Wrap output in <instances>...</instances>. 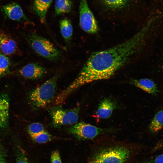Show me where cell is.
<instances>
[{
	"label": "cell",
	"mask_w": 163,
	"mask_h": 163,
	"mask_svg": "<svg viewBox=\"0 0 163 163\" xmlns=\"http://www.w3.org/2000/svg\"><path fill=\"white\" fill-rule=\"evenodd\" d=\"M151 26L146 24L131 37L112 47L95 52L89 57L73 82L63 91L68 96L87 84L108 79L129 63L143 46Z\"/></svg>",
	"instance_id": "cell-1"
},
{
	"label": "cell",
	"mask_w": 163,
	"mask_h": 163,
	"mask_svg": "<svg viewBox=\"0 0 163 163\" xmlns=\"http://www.w3.org/2000/svg\"><path fill=\"white\" fill-rule=\"evenodd\" d=\"M58 76L57 75L53 76L30 91L28 101L33 108L38 109L44 107L53 100Z\"/></svg>",
	"instance_id": "cell-2"
},
{
	"label": "cell",
	"mask_w": 163,
	"mask_h": 163,
	"mask_svg": "<svg viewBox=\"0 0 163 163\" xmlns=\"http://www.w3.org/2000/svg\"><path fill=\"white\" fill-rule=\"evenodd\" d=\"M100 14L109 18H124L131 7L132 0H94Z\"/></svg>",
	"instance_id": "cell-3"
},
{
	"label": "cell",
	"mask_w": 163,
	"mask_h": 163,
	"mask_svg": "<svg viewBox=\"0 0 163 163\" xmlns=\"http://www.w3.org/2000/svg\"><path fill=\"white\" fill-rule=\"evenodd\" d=\"M27 40L31 48L40 56L54 62L61 59L60 51L47 39L33 32L28 34Z\"/></svg>",
	"instance_id": "cell-4"
},
{
	"label": "cell",
	"mask_w": 163,
	"mask_h": 163,
	"mask_svg": "<svg viewBox=\"0 0 163 163\" xmlns=\"http://www.w3.org/2000/svg\"><path fill=\"white\" fill-rule=\"evenodd\" d=\"M131 150L123 146L110 147L98 152L89 163H124L129 158Z\"/></svg>",
	"instance_id": "cell-5"
},
{
	"label": "cell",
	"mask_w": 163,
	"mask_h": 163,
	"mask_svg": "<svg viewBox=\"0 0 163 163\" xmlns=\"http://www.w3.org/2000/svg\"><path fill=\"white\" fill-rule=\"evenodd\" d=\"M80 109L79 105L71 109H66L59 106L49 110L52 124L54 127L75 124L78 119Z\"/></svg>",
	"instance_id": "cell-6"
},
{
	"label": "cell",
	"mask_w": 163,
	"mask_h": 163,
	"mask_svg": "<svg viewBox=\"0 0 163 163\" xmlns=\"http://www.w3.org/2000/svg\"><path fill=\"white\" fill-rule=\"evenodd\" d=\"M79 9V24L81 28L90 34L97 33L99 30L98 26L87 0H80Z\"/></svg>",
	"instance_id": "cell-7"
},
{
	"label": "cell",
	"mask_w": 163,
	"mask_h": 163,
	"mask_svg": "<svg viewBox=\"0 0 163 163\" xmlns=\"http://www.w3.org/2000/svg\"><path fill=\"white\" fill-rule=\"evenodd\" d=\"M69 131L78 139H93L107 131L105 129L81 122L72 126L69 128Z\"/></svg>",
	"instance_id": "cell-8"
},
{
	"label": "cell",
	"mask_w": 163,
	"mask_h": 163,
	"mask_svg": "<svg viewBox=\"0 0 163 163\" xmlns=\"http://www.w3.org/2000/svg\"><path fill=\"white\" fill-rule=\"evenodd\" d=\"M46 72L44 67L35 63H29L22 67L18 71L20 75L23 77L33 80L40 78Z\"/></svg>",
	"instance_id": "cell-9"
},
{
	"label": "cell",
	"mask_w": 163,
	"mask_h": 163,
	"mask_svg": "<svg viewBox=\"0 0 163 163\" xmlns=\"http://www.w3.org/2000/svg\"><path fill=\"white\" fill-rule=\"evenodd\" d=\"M2 10L11 19L15 21L27 20L20 6L15 2L6 4L2 6Z\"/></svg>",
	"instance_id": "cell-10"
},
{
	"label": "cell",
	"mask_w": 163,
	"mask_h": 163,
	"mask_svg": "<svg viewBox=\"0 0 163 163\" xmlns=\"http://www.w3.org/2000/svg\"><path fill=\"white\" fill-rule=\"evenodd\" d=\"M0 49L5 55L14 54L18 49L16 42L0 29Z\"/></svg>",
	"instance_id": "cell-11"
},
{
	"label": "cell",
	"mask_w": 163,
	"mask_h": 163,
	"mask_svg": "<svg viewBox=\"0 0 163 163\" xmlns=\"http://www.w3.org/2000/svg\"><path fill=\"white\" fill-rule=\"evenodd\" d=\"M117 107L116 103L109 98H105L100 104L96 113V117L100 119L110 117Z\"/></svg>",
	"instance_id": "cell-12"
},
{
	"label": "cell",
	"mask_w": 163,
	"mask_h": 163,
	"mask_svg": "<svg viewBox=\"0 0 163 163\" xmlns=\"http://www.w3.org/2000/svg\"><path fill=\"white\" fill-rule=\"evenodd\" d=\"M130 83L137 87L153 95H156L158 92L156 85L152 80L149 78L132 79Z\"/></svg>",
	"instance_id": "cell-13"
},
{
	"label": "cell",
	"mask_w": 163,
	"mask_h": 163,
	"mask_svg": "<svg viewBox=\"0 0 163 163\" xmlns=\"http://www.w3.org/2000/svg\"><path fill=\"white\" fill-rule=\"evenodd\" d=\"M9 107L8 97L5 95L0 96V129L5 128L8 125Z\"/></svg>",
	"instance_id": "cell-14"
},
{
	"label": "cell",
	"mask_w": 163,
	"mask_h": 163,
	"mask_svg": "<svg viewBox=\"0 0 163 163\" xmlns=\"http://www.w3.org/2000/svg\"><path fill=\"white\" fill-rule=\"evenodd\" d=\"M53 0H34L33 9L40 18L41 22H45L48 10Z\"/></svg>",
	"instance_id": "cell-15"
},
{
	"label": "cell",
	"mask_w": 163,
	"mask_h": 163,
	"mask_svg": "<svg viewBox=\"0 0 163 163\" xmlns=\"http://www.w3.org/2000/svg\"><path fill=\"white\" fill-rule=\"evenodd\" d=\"M61 33L66 42L71 39L73 33V27L71 21L67 18L62 19L59 23Z\"/></svg>",
	"instance_id": "cell-16"
},
{
	"label": "cell",
	"mask_w": 163,
	"mask_h": 163,
	"mask_svg": "<svg viewBox=\"0 0 163 163\" xmlns=\"http://www.w3.org/2000/svg\"><path fill=\"white\" fill-rule=\"evenodd\" d=\"M72 8L71 0H56L55 4V13L56 15L70 12Z\"/></svg>",
	"instance_id": "cell-17"
},
{
	"label": "cell",
	"mask_w": 163,
	"mask_h": 163,
	"mask_svg": "<svg viewBox=\"0 0 163 163\" xmlns=\"http://www.w3.org/2000/svg\"><path fill=\"white\" fill-rule=\"evenodd\" d=\"M163 128V109L158 112L154 116L149 126L152 133H156Z\"/></svg>",
	"instance_id": "cell-18"
},
{
	"label": "cell",
	"mask_w": 163,
	"mask_h": 163,
	"mask_svg": "<svg viewBox=\"0 0 163 163\" xmlns=\"http://www.w3.org/2000/svg\"><path fill=\"white\" fill-rule=\"evenodd\" d=\"M30 136L33 141L39 144L46 143L51 140L53 138L52 135L45 131Z\"/></svg>",
	"instance_id": "cell-19"
},
{
	"label": "cell",
	"mask_w": 163,
	"mask_h": 163,
	"mask_svg": "<svg viewBox=\"0 0 163 163\" xmlns=\"http://www.w3.org/2000/svg\"><path fill=\"white\" fill-rule=\"evenodd\" d=\"M10 66V62L8 58L4 54L0 53V77L8 72Z\"/></svg>",
	"instance_id": "cell-20"
},
{
	"label": "cell",
	"mask_w": 163,
	"mask_h": 163,
	"mask_svg": "<svg viewBox=\"0 0 163 163\" xmlns=\"http://www.w3.org/2000/svg\"><path fill=\"white\" fill-rule=\"evenodd\" d=\"M44 131V128L43 125L38 122L32 123L28 127V132L30 136L35 135Z\"/></svg>",
	"instance_id": "cell-21"
},
{
	"label": "cell",
	"mask_w": 163,
	"mask_h": 163,
	"mask_svg": "<svg viewBox=\"0 0 163 163\" xmlns=\"http://www.w3.org/2000/svg\"><path fill=\"white\" fill-rule=\"evenodd\" d=\"M18 151L16 163H30L24 152L21 149Z\"/></svg>",
	"instance_id": "cell-22"
},
{
	"label": "cell",
	"mask_w": 163,
	"mask_h": 163,
	"mask_svg": "<svg viewBox=\"0 0 163 163\" xmlns=\"http://www.w3.org/2000/svg\"><path fill=\"white\" fill-rule=\"evenodd\" d=\"M51 163H62L60 154L57 150H55L52 152Z\"/></svg>",
	"instance_id": "cell-23"
},
{
	"label": "cell",
	"mask_w": 163,
	"mask_h": 163,
	"mask_svg": "<svg viewBox=\"0 0 163 163\" xmlns=\"http://www.w3.org/2000/svg\"><path fill=\"white\" fill-rule=\"evenodd\" d=\"M145 163H163V154L151 158Z\"/></svg>",
	"instance_id": "cell-24"
},
{
	"label": "cell",
	"mask_w": 163,
	"mask_h": 163,
	"mask_svg": "<svg viewBox=\"0 0 163 163\" xmlns=\"http://www.w3.org/2000/svg\"><path fill=\"white\" fill-rule=\"evenodd\" d=\"M0 163H6L3 154L0 149Z\"/></svg>",
	"instance_id": "cell-25"
},
{
	"label": "cell",
	"mask_w": 163,
	"mask_h": 163,
	"mask_svg": "<svg viewBox=\"0 0 163 163\" xmlns=\"http://www.w3.org/2000/svg\"><path fill=\"white\" fill-rule=\"evenodd\" d=\"M162 146H163V141L159 143V144H158L156 146V147L157 148H160Z\"/></svg>",
	"instance_id": "cell-26"
}]
</instances>
